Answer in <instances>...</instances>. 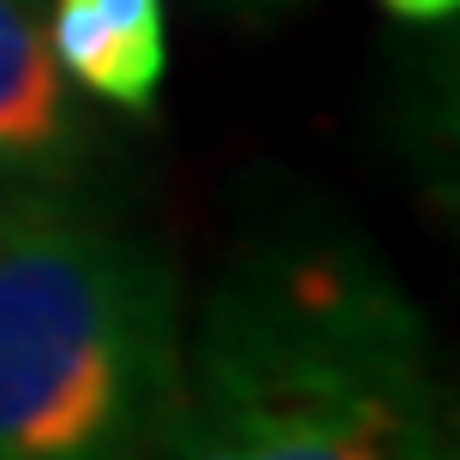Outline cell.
<instances>
[{"instance_id": "cell-4", "label": "cell", "mask_w": 460, "mask_h": 460, "mask_svg": "<svg viewBox=\"0 0 460 460\" xmlns=\"http://www.w3.org/2000/svg\"><path fill=\"white\" fill-rule=\"evenodd\" d=\"M66 78L49 54V6L0 0V186L49 173L66 150Z\"/></svg>"}, {"instance_id": "cell-3", "label": "cell", "mask_w": 460, "mask_h": 460, "mask_svg": "<svg viewBox=\"0 0 460 460\" xmlns=\"http://www.w3.org/2000/svg\"><path fill=\"white\" fill-rule=\"evenodd\" d=\"M49 54L90 96L150 114L168 72L162 0H49Z\"/></svg>"}, {"instance_id": "cell-2", "label": "cell", "mask_w": 460, "mask_h": 460, "mask_svg": "<svg viewBox=\"0 0 460 460\" xmlns=\"http://www.w3.org/2000/svg\"><path fill=\"white\" fill-rule=\"evenodd\" d=\"M180 353L144 245L60 204L0 216V460H155Z\"/></svg>"}, {"instance_id": "cell-1", "label": "cell", "mask_w": 460, "mask_h": 460, "mask_svg": "<svg viewBox=\"0 0 460 460\" xmlns=\"http://www.w3.org/2000/svg\"><path fill=\"white\" fill-rule=\"evenodd\" d=\"M155 460H455L425 323L358 257H263L180 353Z\"/></svg>"}, {"instance_id": "cell-5", "label": "cell", "mask_w": 460, "mask_h": 460, "mask_svg": "<svg viewBox=\"0 0 460 460\" xmlns=\"http://www.w3.org/2000/svg\"><path fill=\"white\" fill-rule=\"evenodd\" d=\"M401 18H448L460 6V0H389Z\"/></svg>"}]
</instances>
